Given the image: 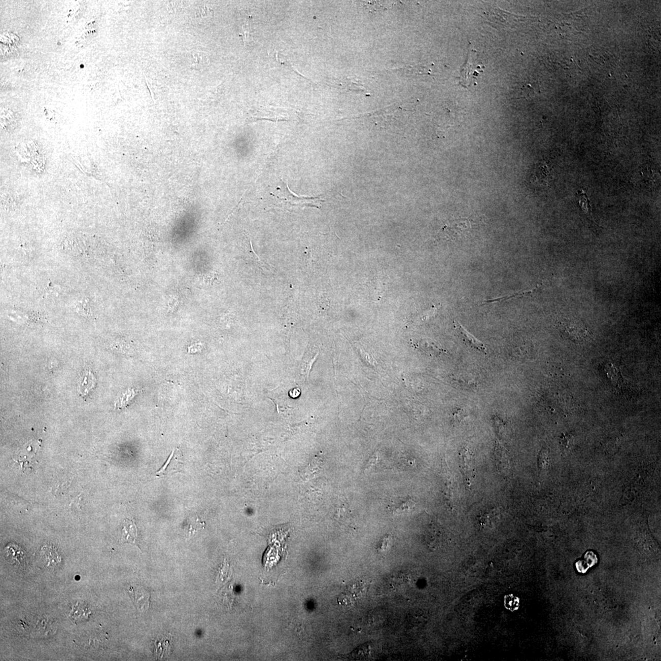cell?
<instances>
[{
  "mask_svg": "<svg viewBox=\"0 0 661 661\" xmlns=\"http://www.w3.org/2000/svg\"><path fill=\"white\" fill-rule=\"evenodd\" d=\"M283 186L280 187L276 192L271 194L275 200H277L278 205L284 207L313 206L319 207V204L324 200L320 197H299L290 191L287 184L283 183Z\"/></svg>",
  "mask_w": 661,
  "mask_h": 661,
  "instance_id": "obj_1",
  "label": "cell"
},
{
  "mask_svg": "<svg viewBox=\"0 0 661 661\" xmlns=\"http://www.w3.org/2000/svg\"><path fill=\"white\" fill-rule=\"evenodd\" d=\"M476 56V50L470 48L466 62L461 68L460 84L462 87L467 88L475 85L477 78L483 72L484 66L478 63Z\"/></svg>",
  "mask_w": 661,
  "mask_h": 661,
  "instance_id": "obj_2",
  "label": "cell"
},
{
  "mask_svg": "<svg viewBox=\"0 0 661 661\" xmlns=\"http://www.w3.org/2000/svg\"><path fill=\"white\" fill-rule=\"evenodd\" d=\"M559 329L564 336L575 342L587 341L592 339V333L582 324L572 320L559 323Z\"/></svg>",
  "mask_w": 661,
  "mask_h": 661,
  "instance_id": "obj_3",
  "label": "cell"
},
{
  "mask_svg": "<svg viewBox=\"0 0 661 661\" xmlns=\"http://www.w3.org/2000/svg\"><path fill=\"white\" fill-rule=\"evenodd\" d=\"M460 466L465 485L470 488L475 476V461L472 453L467 447H463L459 453Z\"/></svg>",
  "mask_w": 661,
  "mask_h": 661,
  "instance_id": "obj_4",
  "label": "cell"
},
{
  "mask_svg": "<svg viewBox=\"0 0 661 661\" xmlns=\"http://www.w3.org/2000/svg\"><path fill=\"white\" fill-rule=\"evenodd\" d=\"M367 586L365 582L358 581L348 586L344 592L340 596L338 601L343 606L354 605L363 597L367 591Z\"/></svg>",
  "mask_w": 661,
  "mask_h": 661,
  "instance_id": "obj_5",
  "label": "cell"
},
{
  "mask_svg": "<svg viewBox=\"0 0 661 661\" xmlns=\"http://www.w3.org/2000/svg\"><path fill=\"white\" fill-rule=\"evenodd\" d=\"M494 456L498 470L504 474L508 473L511 470V459L507 450L499 441L496 443Z\"/></svg>",
  "mask_w": 661,
  "mask_h": 661,
  "instance_id": "obj_6",
  "label": "cell"
},
{
  "mask_svg": "<svg viewBox=\"0 0 661 661\" xmlns=\"http://www.w3.org/2000/svg\"><path fill=\"white\" fill-rule=\"evenodd\" d=\"M456 330H458L459 334H460L463 341L466 343L468 346H470L471 348L476 350V351L484 353L485 354H487V345H485L484 343L480 341V340L477 339V338L473 336L472 334H470L469 332L465 330V329L462 327L461 324H459V323H456Z\"/></svg>",
  "mask_w": 661,
  "mask_h": 661,
  "instance_id": "obj_7",
  "label": "cell"
},
{
  "mask_svg": "<svg viewBox=\"0 0 661 661\" xmlns=\"http://www.w3.org/2000/svg\"><path fill=\"white\" fill-rule=\"evenodd\" d=\"M137 538V528L136 526L135 521L129 519V518H126L124 521L122 537L121 538V541L123 543L134 544L138 546Z\"/></svg>",
  "mask_w": 661,
  "mask_h": 661,
  "instance_id": "obj_8",
  "label": "cell"
},
{
  "mask_svg": "<svg viewBox=\"0 0 661 661\" xmlns=\"http://www.w3.org/2000/svg\"><path fill=\"white\" fill-rule=\"evenodd\" d=\"M41 559L47 568H55L61 562V558L55 548L45 545L41 550Z\"/></svg>",
  "mask_w": 661,
  "mask_h": 661,
  "instance_id": "obj_9",
  "label": "cell"
},
{
  "mask_svg": "<svg viewBox=\"0 0 661 661\" xmlns=\"http://www.w3.org/2000/svg\"><path fill=\"white\" fill-rule=\"evenodd\" d=\"M176 471H180V461L178 460L177 458L176 450H173L164 464L157 471L156 475V476L162 477L168 475L171 472H175Z\"/></svg>",
  "mask_w": 661,
  "mask_h": 661,
  "instance_id": "obj_10",
  "label": "cell"
},
{
  "mask_svg": "<svg viewBox=\"0 0 661 661\" xmlns=\"http://www.w3.org/2000/svg\"><path fill=\"white\" fill-rule=\"evenodd\" d=\"M90 613V609L85 604L76 603L71 606L69 616L73 620L78 622L87 619Z\"/></svg>",
  "mask_w": 661,
  "mask_h": 661,
  "instance_id": "obj_11",
  "label": "cell"
},
{
  "mask_svg": "<svg viewBox=\"0 0 661 661\" xmlns=\"http://www.w3.org/2000/svg\"><path fill=\"white\" fill-rule=\"evenodd\" d=\"M170 639L168 636L157 637L156 640H154L155 653L161 657L168 654L171 647Z\"/></svg>",
  "mask_w": 661,
  "mask_h": 661,
  "instance_id": "obj_12",
  "label": "cell"
},
{
  "mask_svg": "<svg viewBox=\"0 0 661 661\" xmlns=\"http://www.w3.org/2000/svg\"><path fill=\"white\" fill-rule=\"evenodd\" d=\"M96 382L95 376L93 373L91 372L85 373L81 381H80L79 387L80 393L83 396L87 395L95 387Z\"/></svg>",
  "mask_w": 661,
  "mask_h": 661,
  "instance_id": "obj_13",
  "label": "cell"
},
{
  "mask_svg": "<svg viewBox=\"0 0 661 661\" xmlns=\"http://www.w3.org/2000/svg\"><path fill=\"white\" fill-rule=\"evenodd\" d=\"M539 289V287L538 286L534 287V288L521 290V291L514 293L513 294L508 295L506 296H502V297H499V298H494L492 299H487V300L484 301V304L494 303H496V302H499V303H501V302H505L514 298L523 297V296L531 295L533 294V293L537 292Z\"/></svg>",
  "mask_w": 661,
  "mask_h": 661,
  "instance_id": "obj_14",
  "label": "cell"
},
{
  "mask_svg": "<svg viewBox=\"0 0 661 661\" xmlns=\"http://www.w3.org/2000/svg\"><path fill=\"white\" fill-rule=\"evenodd\" d=\"M499 520V514L497 511H490L482 515L479 519L480 526L482 529H492L496 526Z\"/></svg>",
  "mask_w": 661,
  "mask_h": 661,
  "instance_id": "obj_15",
  "label": "cell"
},
{
  "mask_svg": "<svg viewBox=\"0 0 661 661\" xmlns=\"http://www.w3.org/2000/svg\"><path fill=\"white\" fill-rule=\"evenodd\" d=\"M577 198L581 209L587 217L593 221L592 206L587 195L585 191L581 190L577 194Z\"/></svg>",
  "mask_w": 661,
  "mask_h": 661,
  "instance_id": "obj_16",
  "label": "cell"
},
{
  "mask_svg": "<svg viewBox=\"0 0 661 661\" xmlns=\"http://www.w3.org/2000/svg\"><path fill=\"white\" fill-rule=\"evenodd\" d=\"M206 58L204 53L201 52H194L192 53L191 63L192 66L195 68H200L204 64V58Z\"/></svg>",
  "mask_w": 661,
  "mask_h": 661,
  "instance_id": "obj_17",
  "label": "cell"
},
{
  "mask_svg": "<svg viewBox=\"0 0 661 661\" xmlns=\"http://www.w3.org/2000/svg\"><path fill=\"white\" fill-rule=\"evenodd\" d=\"M519 606V600L513 595H508L505 597V607L507 609L514 611Z\"/></svg>",
  "mask_w": 661,
  "mask_h": 661,
  "instance_id": "obj_18",
  "label": "cell"
},
{
  "mask_svg": "<svg viewBox=\"0 0 661 661\" xmlns=\"http://www.w3.org/2000/svg\"><path fill=\"white\" fill-rule=\"evenodd\" d=\"M549 464V456L546 450L542 449L539 455L538 466L541 470H546Z\"/></svg>",
  "mask_w": 661,
  "mask_h": 661,
  "instance_id": "obj_19",
  "label": "cell"
},
{
  "mask_svg": "<svg viewBox=\"0 0 661 661\" xmlns=\"http://www.w3.org/2000/svg\"><path fill=\"white\" fill-rule=\"evenodd\" d=\"M466 417V411H464L463 409H461V410L456 411V413L454 415V419L456 422H461V421L463 420Z\"/></svg>",
  "mask_w": 661,
  "mask_h": 661,
  "instance_id": "obj_20",
  "label": "cell"
}]
</instances>
